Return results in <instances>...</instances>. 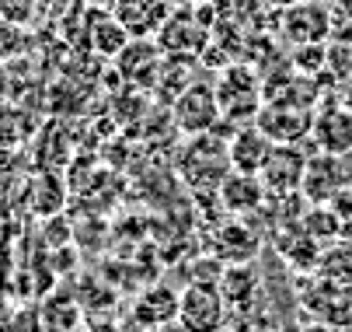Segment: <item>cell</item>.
Returning <instances> with one entry per match:
<instances>
[{
  "mask_svg": "<svg viewBox=\"0 0 352 332\" xmlns=\"http://www.w3.org/2000/svg\"><path fill=\"white\" fill-rule=\"evenodd\" d=\"M164 53H161V45L157 39H129V45L116 56L122 77L136 87H154L157 77H161V67H164Z\"/></svg>",
  "mask_w": 352,
  "mask_h": 332,
  "instance_id": "cell-11",
  "label": "cell"
},
{
  "mask_svg": "<svg viewBox=\"0 0 352 332\" xmlns=\"http://www.w3.org/2000/svg\"><path fill=\"white\" fill-rule=\"evenodd\" d=\"M300 332H342V329H335L331 322H318V325H307V329H300Z\"/></svg>",
  "mask_w": 352,
  "mask_h": 332,
  "instance_id": "cell-30",
  "label": "cell"
},
{
  "mask_svg": "<svg viewBox=\"0 0 352 332\" xmlns=\"http://www.w3.org/2000/svg\"><path fill=\"white\" fill-rule=\"evenodd\" d=\"M311 140L318 151L328 154H352V109L345 102H324L321 109L314 105V126Z\"/></svg>",
  "mask_w": 352,
  "mask_h": 332,
  "instance_id": "cell-8",
  "label": "cell"
},
{
  "mask_svg": "<svg viewBox=\"0 0 352 332\" xmlns=\"http://www.w3.org/2000/svg\"><path fill=\"white\" fill-rule=\"evenodd\" d=\"M84 8H98V11H112L116 8V0H80Z\"/></svg>",
  "mask_w": 352,
  "mask_h": 332,
  "instance_id": "cell-29",
  "label": "cell"
},
{
  "mask_svg": "<svg viewBox=\"0 0 352 332\" xmlns=\"http://www.w3.org/2000/svg\"><path fill=\"white\" fill-rule=\"evenodd\" d=\"M349 182V165L342 154H328V151H314L307 158L304 168V182H300V196L307 203H331Z\"/></svg>",
  "mask_w": 352,
  "mask_h": 332,
  "instance_id": "cell-6",
  "label": "cell"
},
{
  "mask_svg": "<svg viewBox=\"0 0 352 332\" xmlns=\"http://www.w3.org/2000/svg\"><path fill=\"white\" fill-rule=\"evenodd\" d=\"M279 256H283L293 269L314 273V269H318V259H321V242L311 238V234L300 227V220H293V224H289V234H283V242H279Z\"/></svg>",
  "mask_w": 352,
  "mask_h": 332,
  "instance_id": "cell-18",
  "label": "cell"
},
{
  "mask_svg": "<svg viewBox=\"0 0 352 332\" xmlns=\"http://www.w3.org/2000/svg\"><path fill=\"white\" fill-rule=\"evenodd\" d=\"M328 4H335V0H328Z\"/></svg>",
  "mask_w": 352,
  "mask_h": 332,
  "instance_id": "cell-34",
  "label": "cell"
},
{
  "mask_svg": "<svg viewBox=\"0 0 352 332\" xmlns=\"http://www.w3.org/2000/svg\"><path fill=\"white\" fill-rule=\"evenodd\" d=\"M220 332H258V329L251 325V322H248L244 315H237L234 322H223V329H220Z\"/></svg>",
  "mask_w": 352,
  "mask_h": 332,
  "instance_id": "cell-27",
  "label": "cell"
},
{
  "mask_svg": "<svg viewBox=\"0 0 352 332\" xmlns=\"http://www.w3.org/2000/svg\"><path fill=\"white\" fill-rule=\"evenodd\" d=\"M345 105H349V109H352V91H349V94H345Z\"/></svg>",
  "mask_w": 352,
  "mask_h": 332,
  "instance_id": "cell-33",
  "label": "cell"
},
{
  "mask_svg": "<svg viewBox=\"0 0 352 332\" xmlns=\"http://www.w3.org/2000/svg\"><path fill=\"white\" fill-rule=\"evenodd\" d=\"M220 207L230 217H248V214H258L269 203V189L262 182V175H248V172H230L217 193Z\"/></svg>",
  "mask_w": 352,
  "mask_h": 332,
  "instance_id": "cell-14",
  "label": "cell"
},
{
  "mask_svg": "<svg viewBox=\"0 0 352 332\" xmlns=\"http://www.w3.org/2000/svg\"><path fill=\"white\" fill-rule=\"evenodd\" d=\"M129 32L122 28V21L112 14V11H98L94 21H91V45H94V53L98 56H105V60H116L126 45H129Z\"/></svg>",
  "mask_w": 352,
  "mask_h": 332,
  "instance_id": "cell-20",
  "label": "cell"
},
{
  "mask_svg": "<svg viewBox=\"0 0 352 332\" xmlns=\"http://www.w3.org/2000/svg\"><path fill=\"white\" fill-rule=\"evenodd\" d=\"M265 4H269L272 11H286V8H293V4H300V0H265Z\"/></svg>",
  "mask_w": 352,
  "mask_h": 332,
  "instance_id": "cell-31",
  "label": "cell"
},
{
  "mask_svg": "<svg viewBox=\"0 0 352 332\" xmlns=\"http://www.w3.org/2000/svg\"><path fill=\"white\" fill-rule=\"evenodd\" d=\"M255 123L265 129L272 144H304L314 126V105L296 102H262Z\"/></svg>",
  "mask_w": 352,
  "mask_h": 332,
  "instance_id": "cell-5",
  "label": "cell"
},
{
  "mask_svg": "<svg viewBox=\"0 0 352 332\" xmlns=\"http://www.w3.org/2000/svg\"><path fill=\"white\" fill-rule=\"evenodd\" d=\"M324 60H328L324 42H307V45H296V53H293V67H296V74H314L318 67H324Z\"/></svg>",
  "mask_w": 352,
  "mask_h": 332,
  "instance_id": "cell-24",
  "label": "cell"
},
{
  "mask_svg": "<svg viewBox=\"0 0 352 332\" xmlns=\"http://www.w3.org/2000/svg\"><path fill=\"white\" fill-rule=\"evenodd\" d=\"M272 140L265 136V129L258 123H241L230 140H227V151H230V168L234 172H248V175H258L272 154Z\"/></svg>",
  "mask_w": 352,
  "mask_h": 332,
  "instance_id": "cell-12",
  "label": "cell"
},
{
  "mask_svg": "<svg viewBox=\"0 0 352 332\" xmlns=\"http://www.w3.org/2000/svg\"><path fill=\"white\" fill-rule=\"evenodd\" d=\"M25 42H28L25 25H14L8 18H0V63H8L18 53H25Z\"/></svg>",
  "mask_w": 352,
  "mask_h": 332,
  "instance_id": "cell-22",
  "label": "cell"
},
{
  "mask_svg": "<svg viewBox=\"0 0 352 332\" xmlns=\"http://www.w3.org/2000/svg\"><path fill=\"white\" fill-rule=\"evenodd\" d=\"M129 318L146 329H164L168 322H178V294L164 287V283H157V287H150L146 294L136 298Z\"/></svg>",
  "mask_w": 352,
  "mask_h": 332,
  "instance_id": "cell-17",
  "label": "cell"
},
{
  "mask_svg": "<svg viewBox=\"0 0 352 332\" xmlns=\"http://www.w3.org/2000/svg\"><path fill=\"white\" fill-rule=\"evenodd\" d=\"M300 227H304L311 238H318V242L342 238L338 234V217H335V210L328 203H307V210L300 214Z\"/></svg>",
  "mask_w": 352,
  "mask_h": 332,
  "instance_id": "cell-21",
  "label": "cell"
},
{
  "mask_svg": "<svg viewBox=\"0 0 352 332\" xmlns=\"http://www.w3.org/2000/svg\"><path fill=\"white\" fill-rule=\"evenodd\" d=\"M112 14L122 21V28L133 39H157V32L168 25L171 0H116Z\"/></svg>",
  "mask_w": 352,
  "mask_h": 332,
  "instance_id": "cell-13",
  "label": "cell"
},
{
  "mask_svg": "<svg viewBox=\"0 0 352 332\" xmlns=\"http://www.w3.org/2000/svg\"><path fill=\"white\" fill-rule=\"evenodd\" d=\"M21 178H25V158L14 151H0V196H8Z\"/></svg>",
  "mask_w": 352,
  "mask_h": 332,
  "instance_id": "cell-23",
  "label": "cell"
},
{
  "mask_svg": "<svg viewBox=\"0 0 352 332\" xmlns=\"http://www.w3.org/2000/svg\"><path fill=\"white\" fill-rule=\"evenodd\" d=\"M227 322V301L220 283L188 280V287L178 291V332H220Z\"/></svg>",
  "mask_w": 352,
  "mask_h": 332,
  "instance_id": "cell-3",
  "label": "cell"
},
{
  "mask_svg": "<svg viewBox=\"0 0 352 332\" xmlns=\"http://www.w3.org/2000/svg\"><path fill=\"white\" fill-rule=\"evenodd\" d=\"M220 119H223V112L217 102V87L206 81H192L175 98V129L182 136L213 133L220 126Z\"/></svg>",
  "mask_w": 352,
  "mask_h": 332,
  "instance_id": "cell-4",
  "label": "cell"
},
{
  "mask_svg": "<svg viewBox=\"0 0 352 332\" xmlns=\"http://www.w3.org/2000/svg\"><path fill=\"white\" fill-rule=\"evenodd\" d=\"M220 294L227 301V308H234L237 315H248L262 298V273L251 262H237V266H223L220 276Z\"/></svg>",
  "mask_w": 352,
  "mask_h": 332,
  "instance_id": "cell-15",
  "label": "cell"
},
{
  "mask_svg": "<svg viewBox=\"0 0 352 332\" xmlns=\"http://www.w3.org/2000/svg\"><path fill=\"white\" fill-rule=\"evenodd\" d=\"M213 256L227 266H237V262H251L258 256V234L251 231L244 220L230 217L223 220L217 231H213Z\"/></svg>",
  "mask_w": 352,
  "mask_h": 332,
  "instance_id": "cell-16",
  "label": "cell"
},
{
  "mask_svg": "<svg viewBox=\"0 0 352 332\" xmlns=\"http://www.w3.org/2000/svg\"><path fill=\"white\" fill-rule=\"evenodd\" d=\"M87 332H133V329H129V322H122V325L119 322H94Z\"/></svg>",
  "mask_w": 352,
  "mask_h": 332,
  "instance_id": "cell-28",
  "label": "cell"
},
{
  "mask_svg": "<svg viewBox=\"0 0 352 332\" xmlns=\"http://www.w3.org/2000/svg\"><path fill=\"white\" fill-rule=\"evenodd\" d=\"M314 276L335 283V287H352V238L328 242V249H321Z\"/></svg>",
  "mask_w": 352,
  "mask_h": 332,
  "instance_id": "cell-19",
  "label": "cell"
},
{
  "mask_svg": "<svg viewBox=\"0 0 352 332\" xmlns=\"http://www.w3.org/2000/svg\"><path fill=\"white\" fill-rule=\"evenodd\" d=\"M328 207H331L335 217H338V234H342V238H352V185H345Z\"/></svg>",
  "mask_w": 352,
  "mask_h": 332,
  "instance_id": "cell-25",
  "label": "cell"
},
{
  "mask_svg": "<svg viewBox=\"0 0 352 332\" xmlns=\"http://www.w3.org/2000/svg\"><path fill=\"white\" fill-rule=\"evenodd\" d=\"M338 4H342V8H345V14L352 18V0H338Z\"/></svg>",
  "mask_w": 352,
  "mask_h": 332,
  "instance_id": "cell-32",
  "label": "cell"
},
{
  "mask_svg": "<svg viewBox=\"0 0 352 332\" xmlns=\"http://www.w3.org/2000/svg\"><path fill=\"white\" fill-rule=\"evenodd\" d=\"M335 11L328 8V0H300V4L283 11V35L293 45L307 42H328L335 32Z\"/></svg>",
  "mask_w": 352,
  "mask_h": 332,
  "instance_id": "cell-7",
  "label": "cell"
},
{
  "mask_svg": "<svg viewBox=\"0 0 352 332\" xmlns=\"http://www.w3.org/2000/svg\"><path fill=\"white\" fill-rule=\"evenodd\" d=\"M217 102H220V112L223 119L230 123H255L262 102H265V81L258 77V70H251L244 63H230L220 70L217 77Z\"/></svg>",
  "mask_w": 352,
  "mask_h": 332,
  "instance_id": "cell-2",
  "label": "cell"
},
{
  "mask_svg": "<svg viewBox=\"0 0 352 332\" xmlns=\"http://www.w3.org/2000/svg\"><path fill=\"white\" fill-rule=\"evenodd\" d=\"M32 14H35V0H0V18L14 25H28Z\"/></svg>",
  "mask_w": 352,
  "mask_h": 332,
  "instance_id": "cell-26",
  "label": "cell"
},
{
  "mask_svg": "<svg viewBox=\"0 0 352 332\" xmlns=\"http://www.w3.org/2000/svg\"><path fill=\"white\" fill-rule=\"evenodd\" d=\"M230 151H227V136L220 133H199L185 136V147L178 154V175L192 193H206L217 196L223 178L230 175Z\"/></svg>",
  "mask_w": 352,
  "mask_h": 332,
  "instance_id": "cell-1",
  "label": "cell"
},
{
  "mask_svg": "<svg viewBox=\"0 0 352 332\" xmlns=\"http://www.w3.org/2000/svg\"><path fill=\"white\" fill-rule=\"evenodd\" d=\"M304 168H307V154L300 144H276L265 168L258 172L269 196H289L300 193V182H304Z\"/></svg>",
  "mask_w": 352,
  "mask_h": 332,
  "instance_id": "cell-9",
  "label": "cell"
},
{
  "mask_svg": "<svg viewBox=\"0 0 352 332\" xmlns=\"http://www.w3.org/2000/svg\"><path fill=\"white\" fill-rule=\"evenodd\" d=\"M157 45L168 60H192L206 50V25H199L188 11H175L168 18V25L157 32Z\"/></svg>",
  "mask_w": 352,
  "mask_h": 332,
  "instance_id": "cell-10",
  "label": "cell"
}]
</instances>
